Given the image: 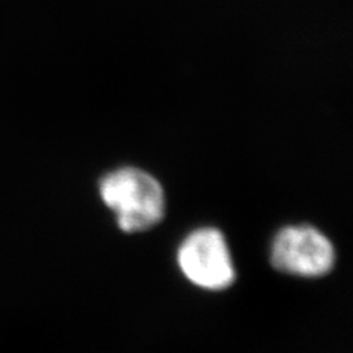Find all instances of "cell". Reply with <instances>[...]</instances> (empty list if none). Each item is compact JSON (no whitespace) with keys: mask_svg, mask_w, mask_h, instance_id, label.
I'll use <instances>...</instances> for the list:
<instances>
[{"mask_svg":"<svg viewBox=\"0 0 353 353\" xmlns=\"http://www.w3.org/2000/svg\"><path fill=\"white\" fill-rule=\"evenodd\" d=\"M105 205L117 215L119 228L139 233L158 224L165 214V194L153 176L137 168H121L101 181Z\"/></svg>","mask_w":353,"mask_h":353,"instance_id":"obj_1","label":"cell"},{"mask_svg":"<svg viewBox=\"0 0 353 353\" xmlns=\"http://www.w3.org/2000/svg\"><path fill=\"white\" fill-rule=\"evenodd\" d=\"M179 265L193 284L223 290L234 281V265L224 236L215 228H199L179 249Z\"/></svg>","mask_w":353,"mask_h":353,"instance_id":"obj_2","label":"cell"},{"mask_svg":"<svg viewBox=\"0 0 353 353\" xmlns=\"http://www.w3.org/2000/svg\"><path fill=\"white\" fill-rule=\"evenodd\" d=\"M271 261L283 272L299 277H319L333 267L334 249L330 240L314 227H285L272 241Z\"/></svg>","mask_w":353,"mask_h":353,"instance_id":"obj_3","label":"cell"}]
</instances>
